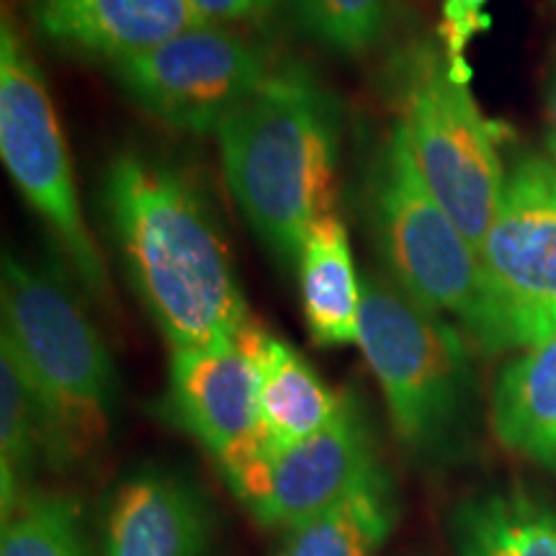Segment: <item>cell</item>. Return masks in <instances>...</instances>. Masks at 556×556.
<instances>
[{
	"label": "cell",
	"mask_w": 556,
	"mask_h": 556,
	"mask_svg": "<svg viewBox=\"0 0 556 556\" xmlns=\"http://www.w3.org/2000/svg\"><path fill=\"white\" fill-rule=\"evenodd\" d=\"M255 41L217 24H201L150 52L111 67L119 88L168 129L217 135L270 75Z\"/></svg>",
	"instance_id": "9c48e42d"
},
{
	"label": "cell",
	"mask_w": 556,
	"mask_h": 556,
	"mask_svg": "<svg viewBox=\"0 0 556 556\" xmlns=\"http://www.w3.org/2000/svg\"><path fill=\"white\" fill-rule=\"evenodd\" d=\"M456 556H556V505L507 486L464 500L454 513Z\"/></svg>",
	"instance_id": "ac0fdd59"
},
{
	"label": "cell",
	"mask_w": 556,
	"mask_h": 556,
	"mask_svg": "<svg viewBox=\"0 0 556 556\" xmlns=\"http://www.w3.org/2000/svg\"><path fill=\"white\" fill-rule=\"evenodd\" d=\"M379 462L364 402L343 392L323 428L287 448L261 451L225 479L261 526L283 531L336 503Z\"/></svg>",
	"instance_id": "30bf717a"
},
{
	"label": "cell",
	"mask_w": 556,
	"mask_h": 556,
	"mask_svg": "<svg viewBox=\"0 0 556 556\" xmlns=\"http://www.w3.org/2000/svg\"><path fill=\"white\" fill-rule=\"evenodd\" d=\"M479 255L469 338L486 353L528 351L556 336V165L526 150L507 165Z\"/></svg>",
	"instance_id": "8992f818"
},
{
	"label": "cell",
	"mask_w": 556,
	"mask_h": 556,
	"mask_svg": "<svg viewBox=\"0 0 556 556\" xmlns=\"http://www.w3.org/2000/svg\"><path fill=\"white\" fill-rule=\"evenodd\" d=\"M490 0H443L441 24H438V45L446 52L448 65L458 80L469 83V47L479 34L490 29V16L484 5Z\"/></svg>",
	"instance_id": "44dd1931"
},
{
	"label": "cell",
	"mask_w": 556,
	"mask_h": 556,
	"mask_svg": "<svg viewBox=\"0 0 556 556\" xmlns=\"http://www.w3.org/2000/svg\"><path fill=\"white\" fill-rule=\"evenodd\" d=\"M490 420L507 451L556 475V336L503 366Z\"/></svg>",
	"instance_id": "2e32d148"
},
{
	"label": "cell",
	"mask_w": 556,
	"mask_h": 556,
	"mask_svg": "<svg viewBox=\"0 0 556 556\" xmlns=\"http://www.w3.org/2000/svg\"><path fill=\"white\" fill-rule=\"evenodd\" d=\"M0 157L83 289L109 299V270L88 229L58 109L45 73L9 16L0 26Z\"/></svg>",
	"instance_id": "ba28073f"
},
{
	"label": "cell",
	"mask_w": 556,
	"mask_h": 556,
	"mask_svg": "<svg viewBox=\"0 0 556 556\" xmlns=\"http://www.w3.org/2000/svg\"><path fill=\"white\" fill-rule=\"evenodd\" d=\"M281 0H191L193 9L206 24L217 26H242V24H261Z\"/></svg>",
	"instance_id": "7402d4cb"
},
{
	"label": "cell",
	"mask_w": 556,
	"mask_h": 556,
	"mask_svg": "<svg viewBox=\"0 0 556 556\" xmlns=\"http://www.w3.org/2000/svg\"><path fill=\"white\" fill-rule=\"evenodd\" d=\"M552 3H554V5H556V0H552Z\"/></svg>",
	"instance_id": "cb8c5ba5"
},
{
	"label": "cell",
	"mask_w": 556,
	"mask_h": 556,
	"mask_svg": "<svg viewBox=\"0 0 556 556\" xmlns=\"http://www.w3.org/2000/svg\"><path fill=\"white\" fill-rule=\"evenodd\" d=\"M208 544L212 516L189 479L144 469L111 490L101 556H208Z\"/></svg>",
	"instance_id": "4fadbf2b"
},
{
	"label": "cell",
	"mask_w": 556,
	"mask_h": 556,
	"mask_svg": "<svg viewBox=\"0 0 556 556\" xmlns=\"http://www.w3.org/2000/svg\"><path fill=\"white\" fill-rule=\"evenodd\" d=\"M168 409L217 462L222 477L268 448L255 368L238 338L170 353Z\"/></svg>",
	"instance_id": "8fae6325"
},
{
	"label": "cell",
	"mask_w": 556,
	"mask_h": 556,
	"mask_svg": "<svg viewBox=\"0 0 556 556\" xmlns=\"http://www.w3.org/2000/svg\"><path fill=\"white\" fill-rule=\"evenodd\" d=\"M387 90L422 176L479 250L507 176L497 127L435 41H413L394 54Z\"/></svg>",
	"instance_id": "5b68a950"
},
{
	"label": "cell",
	"mask_w": 556,
	"mask_h": 556,
	"mask_svg": "<svg viewBox=\"0 0 556 556\" xmlns=\"http://www.w3.org/2000/svg\"><path fill=\"white\" fill-rule=\"evenodd\" d=\"M238 343L255 368L268 448H287L302 441L338 413L343 394L332 392L309 361L287 340L270 336L250 319Z\"/></svg>",
	"instance_id": "5bb4252c"
},
{
	"label": "cell",
	"mask_w": 556,
	"mask_h": 556,
	"mask_svg": "<svg viewBox=\"0 0 556 556\" xmlns=\"http://www.w3.org/2000/svg\"><path fill=\"white\" fill-rule=\"evenodd\" d=\"M26 16L45 41L109 67L206 24L191 0H26Z\"/></svg>",
	"instance_id": "7c38bea8"
},
{
	"label": "cell",
	"mask_w": 556,
	"mask_h": 556,
	"mask_svg": "<svg viewBox=\"0 0 556 556\" xmlns=\"http://www.w3.org/2000/svg\"><path fill=\"white\" fill-rule=\"evenodd\" d=\"M0 556H90L78 503L52 492H26L3 518Z\"/></svg>",
	"instance_id": "d6986e66"
},
{
	"label": "cell",
	"mask_w": 556,
	"mask_h": 556,
	"mask_svg": "<svg viewBox=\"0 0 556 556\" xmlns=\"http://www.w3.org/2000/svg\"><path fill=\"white\" fill-rule=\"evenodd\" d=\"M364 214L381 270L469 330L479 307V255L430 189L400 122L368 163Z\"/></svg>",
	"instance_id": "52a82bcc"
},
{
	"label": "cell",
	"mask_w": 556,
	"mask_h": 556,
	"mask_svg": "<svg viewBox=\"0 0 556 556\" xmlns=\"http://www.w3.org/2000/svg\"><path fill=\"white\" fill-rule=\"evenodd\" d=\"M225 184L242 217L289 268L317 219L336 212L340 109L299 62L266 83L217 129Z\"/></svg>",
	"instance_id": "7a4b0ae2"
},
{
	"label": "cell",
	"mask_w": 556,
	"mask_h": 556,
	"mask_svg": "<svg viewBox=\"0 0 556 556\" xmlns=\"http://www.w3.org/2000/svg\"><path fill=\"white\" fill-rule=\"evenodd\" d=\"M0 345H5L45 407L52 467L67 469L109 433L116 366L106 340L58 268L3 255Z\"/></svg>",
	"instance_id": "3957f363"
},
{
	"label": "cell",
	"mask_w": 556,
	"mask_h": 556,
	"mask_svg": "<svg viewBox=\"0 0 556 556\" xmlns=\"http://www.w3.org/2000/svg\"><path fill=\"white\" fill-rule=\"evenodd\" d=\"M101 201L124 274L173 351L240 336L248 302L199 180L173 160L127 148L103 170Z\"/></svg>",
	"instance_id": "6da1fadb"
},
{
	"label": "cell",
	"mask_w": 556,
	"mask_h": 556,
	"mask_svg": "<svg viewBox=\"0 0 556 556\" xmlns=\"http://www.w3.org/2000/svg\"><path fill=\"white\" fill-rule=\"evenodd\" d=\"M544 131H546V157L556 165V47L548 65L544 88Z\"/></svg>",
	"instance_id": "603a6c76"
},
{
	"label": "cell",
	"mask_w": 556,
	"mask_h": 556,
	"mask_svg": "<svg viewBox=\"0 0 556 556\" xmlns=\"http://www.w3.org/2000/svg\"><path fill=\"white\" fill-rule=\"evenodd\" d=\"M397 516V490L379 462L336 503L283 528L276 556H374L392 536Z\"/></svg>",
	"instance_id": "e0dca14e"
},
{
	"label": "cell",
	"mask_w": 556,
	"mask_h": 556,
	"mask_svg": "<svg viewBox=\"0 0 556 556\" xmlns=\"http://www.w3.org/2000/svg\"><path fill=\"white\" fill-rule=\"evenodd\" d=\"M358 348L379 381L400 446L426 464L454 456L475 415V368L462 330L384 270H366Z\"/></svg>",
	"instance_id": "277c9868"
},
{
	"label": "cell",
	"mask_w": 556,
	"mask_h": 556,
	"mask_svg": "<svg viewBox=\"0 0 556 556\" xmlns=\"http://www.w3.org/2000/svg\"><path fill=\"white\" fill-rule=\"evenodd\" d=\"M289 9L309 39L348 58L371 52L392 24V0H289Z\"/></svg>",
	"instance_id": "ffe728a7"
},
{
	"label": "cell",
	"mask_w": 556,
	"mask_h": 556,
	"mask_svg": "<svg viewBox=\"0 0 556 556\" xmlns=\"http://www.w3.org/2000/svg\"><path fill=\"white\" fill-rule=\"evenodd\" d=\"M302 315L312 340L325 348L358 345L361 276L351 235L336 212L317 219L296 258Z\"/></svg>",
	"instance_id": "9a60e30c"
}]
</instances>
